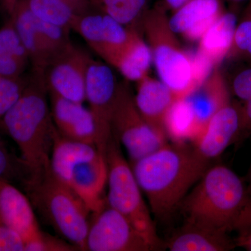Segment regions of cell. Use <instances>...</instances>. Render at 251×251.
Returning a JSON list of instances; mask_svg holds the SVG:
<instances>
[{"mask_svg":"<svg viewBox=\"0 0 251 251\" xmlns=\"http://www.w3.org/2000/svg\"><path fill=\"white\" fill-rule=\"evenodd\" d=\"M151 212L168 219L209 167L186 143H166L130 163Z\"/></svg>","mask_w":251,"mask_h":251,"instance_id":"6da1fadb","label":"cell"},{"mask_svg":"<svg viewBox=\"0 0 251 251\" xmlns=\"http://www.w3.org/2000/svg\"><path fill=\"white\" fill-rule=\"evenodd\" d=\"M44 75L34 74L17 101L0 121V128L21 153L26 179L41 177L50 170L55 126L51 116Z\"/></svg>","mask_w":251,"mask_h":251,"instance_id":"7a4b0ae2","label":"cell"},{"mask_svg":"<svg viewBox=\"0 0 251 251\" xmlns=\"http://www.w3.org/2000/svg\"><path fill=\"white\" fill-rule=\"evenodd\" d=\"M247 182L224 165L209 167L180 204L186 222L228 233L250 201Z\"/></svg>","mask_w":251,"mask_h":251,"instance_id":"3957f363","label":"cell"},{"mask_svg":"<svg viewBox=\"0 0 251 251\" xmlns=\"http://www.w3.org/2000/svg\"><path fill=\"white\" fill-rule=\"evenodd\" d=\"M50 169L82 200L91 213L106 201L108 165L105 155L95 145L67 139L55 128Z\"/></svg>","mask_w":251,"mask_h":251,"instance_id":"277c9868","label":"cell"},{"mask_svg":"<svg viewBox=\"0 0 251 251\" xmlns=\"http://www.w3.org/2000/svg\"><path fill=\"white\" fill-rule=\"evenodd\" d=\"M33 206L56 232L79 251H86L91 211L78 196L54 176L51 169L23 181Z\"/></svg>","mask_w":251,"mask_h":251,"instance_id":"5b68a950","label":"cell"},{"mask_svg":"<svg viewBox=\"0 0 251 251\" xmlns=\"http://www.w3.org/2000/svg\"><path fill=\"white\" fill-rule=\"evenodd\" d=\"M142 29L158 76L176 98H184L198 88L191 54L180 46L170 27L167 11L159 3L147 11Z\"/></svg>","mask_w":251,"mask_h":251,"instance_id":"8992f818","label":"cell"},{"mask_svg":"<svg viewBox=\"0 0 251 251\" xmlns=\"http://www.w3.org/2000/svg\"><path fill=\"white\" fill-rule=\"evenodd\" d=\"M108 165L106 201L125 216L150 244L153 251L162 250L166 244L157 234L156 226L143 191L130 164L122 153L118 140L112 136L105 151Z\"/></svg>","mask_w":251,"mask_h":251,"instance_id":"52a82bcc","label":"cell"},{"mask_svg":"<svg viewBox=\"0 0 251 251\" xmlns=\"http://www.w3.org/2000/svg\"><path fill=\"white\" fill-rule=\"evenodd\" d=\"M112 134L125 148L130 163L153 152L168 143L142 117L134 96L126 82H120L112 117Z\"/></svg>","mask_w":251,"mask_h":251,"instance_id":"ba28073f","label":"cell"},{"mask_svg":"<svg viewBox=\"0 0 251 251\" xmlns=\"http://www.w3.org/2000/svg\"><path fill=\"white\" fill-rule=\"evenodd\" d=\"M86 251H153L145 237L131 223L107 201L91 213L86 239Z\"/></svg>","mask_w":251,"mask_h":251,"instance_id":"9c48e42d","label":"cell"},{"mask_svg":"<svg viewBox=\"0 0 251 251\" xmlns=\"http://www.w3.org/2000/svg\"><path fill=\"white\" fill-rule=\"evenodd\" d=\"M75 31L104 62L113 67L135 34L108 15L89 8L73 23Z\"/></svg>","mask_w":251,"mask_h":251,"instance_id":"30bf717a","label":"cell"},{"mask_svg":"<svg viewBox=\"0 0 251 251\" xmlns=\"http://www.w3.org/2000/svg\"><path fill=\"white\" fill-rule=\"evenodd\" d=\"M118 85L110 66L92 58L87 71L86 100L95 125L96 146L105 155L113 136L112 117Z\"/></svg>","mask_w":251,"mask_h":251,"instance_id":"8fae6325","label":"cell"},{"mask_svg":"<svg viewBox=\"0 0 251 251\" xmlns=\"http://www.w3.org/2000/svg\"><path fill=\"white\" fill-rule=\"evenodd\" d=\"M92 59L88 52L72 44L49 64L44 73L49 92L83 103L87 71Z\"/></svg>","mask_w":251,"mask_h":251,"instance_id":"7c38bea8","label":"cell"},{"mask_svg":"<svg viewBox=\"0 0 251 251\" xmlns=\"http://www.w3.org/2000/svg\"><path fill=\"white\" fill-rule=\"evenodd\" d=\"M241 127V102L232 101L220 109L193 141L195 152L210 163L232 145H236Z\"/></svg>","mask_w":251,"mask_h":251,"instance_id":"4fadbf2b","label":"cell"},{"mask_svg":"<svg viewBox=\"0 0 251 251\" xmlns=\"http://www.w3.org/2000/svg\"><path fill=\"white\" fill-rule=\"evenodd\" d=\"M50 108L57 132L67 139L96 145V129L89 108L49 92Z\"/></svg>","mask_w":251,"mask_h":251,"instance_id":"5bb4252c","label":"cell"},{"mask_svg":"<svg viewBox=\"0 0 251 251\" xmlns=\"http://www.w3.org/2000/svg\"><path fill=\"white\" fill-rule=\"evenodd\" d=\"M0 218L19 234L25 245L43 232L27 196L9 180L0 179Z\"/></svg>","mask_w":251,"mask_h":251,"instance_id":"9a60e30c","label":"cell"},{"mask_svg":"<svg viewBox=\"0 0 251 251\" xmlns=\"http://www.w3.org/2000/svg\"><path fill=\"white\" fill-rule=\"evenodd\" d=\"M224 0H192L173 12L169 25L176 34L197 41L225 11Z\"/></svg>","mask_w":251,"mask_h":251,"instance_id":"2e32d148","label":"cell"},{"mask_svg":"<svg viewBox=\"0 0 251 251\" xmlns=\"http://www.w3.org/2000/svg\"><path fill=\"white\" fill-rule=\"evenodd\" d=\"M134 99L144 120L155 131L167 138L165 120L168 110L177 99L171 89L161 80L148 75L137 82Z\"/></svg>","mask_w":251,"mask_h":251,"instance_id":"e0dca14e","label":"cell"},{"mask_svg":"<svg viewBox=\"0 0 251 251\" xmlns=\"http://www.w3.org/2000/svg\"><path fill=\"white\" fill-rule=\"evenodd\" d=\"M184 99L202 130L213 115L231 101L230 90L224 75L216 68L202 85Z\"/></svg>","mask_w":251,"mask_h":251,"instance_id":"ac0fdd59","label":"cell"},{"mask_svg":"<svg viewBox=\"0 0 251 251\" xmlns=\"http://www.w3.org/2000/svg\"><path fill=\"white\" fill-rule=\"evenodd\" d=\"M165 244L171 251H228L237 247L226 232L188 222Z\"/></svg>","mask_w":251,"mask_h":251,"instance_id":"d6986e66","label":"cell"},{"mask_svg":"<svg viewBox=\"0 0 251 251\" xmlns=\"http://www.w3.org/2000/svg\"><path fill=\"white\" fill-rule=\"evenodd\" d=\"M10 18L27 51L34 74L44 75L51 62L50 56L36 27L35 17L28 9L24 0H18Z\"/></svg>","mask_w":251,"mask_h":251,"instance_id":"ffe728a7","label":"cell"},{"mask_svg":"<svg viewBox=\"0 0 251 251\" xmlns=\"http://www.w3.org/2000/svg\"><path fill=\"white\" fill-rule=\"evenodd\" d=\"M237 23L236 15L226 11L199 41L198 52L216 67L227 57L230 50Z\"/></svg>","mask_w":251,"mask_h":251,"instance_id":"44dd1931","label":"cell"},{"mask_svg":"<svg viewBox=\"0 0 251 251\" xmlns=\"http://www.w3.org/2000/svg\"><path fill=\"white\" fill-rule=\"evenodd\" d=\"M29 62L27 51L10 18L0 29V75L21 78Z\"/></svg>","mask_w":251,"mask_h":251,"instance_id":"7402d4cb","label":"cell"},{"mask_svg":"<svg viewBox=\"0 0 251 251\" xmlns=\"http://www.w3.org/2000/svg\"><path fill=\"white\" fill-rule=\"evenodd\" d=\"M89 4L91 9L138 31H143L144 16L150 8L149 0H89Z\"/></svg>","mask_w":251,"mask_h":251,"instance_id":"603a6c76","label":"cell"},{"mask_svg":"<svg viewBox=\"0 0 251 251\" xmlns=\"http://www.w3.org/2000/svg\"><path fill=\"white\" fill-rule=\"evenodd\" d=\"M153 62L152 54L147 41L137 33L113 67L127 80L138 82L149 75Z\"/></svg>","mask_w":251,"mask_h":251,"instance_id":"cb8c5ba5","label":"cell"},{"mask_svg":"<svg viewBox=\"0 0 251 251\" xmlns=\"http://www.w3.org/2000/svg\"><path fill=\"white\" fill-rule=\"evenodd\" d=\"M167 138L173 143L193 142L201 128L189 104L184 98L176 99L167 113L165 120Z\"/></svg>","mask_w":251,"mask_h":251,"instance_id":"d4e9b609","label":"cell"},{"mask_svg":"<svg viewBox=\"0 0 251 251\" xmlns=\"http://www.w3.org/2000/svg\"><path fill=\"white\" fill-rule=\"evenodd\" d=\"M28 9L38 19L72 30L77 15L89 8L81 7L69 0H24Z\"/></svg>","mask_w":251,"mask_h":251,"instance_id":"484cf974","label":"cell"},{"mask_svg":"<svg viewBox=\"0 0 251 251\" xmlns=\"http://www.w3.org/2000/svg\"><path fill=\"white\" fill-rule=\"evenodd\" d=\"M227 57L242 59L251 64V0L237 21L232 47Z\"/></svg>","mask_w":251,"mask_h":251,"instance_id":"4316f807","label":"cell"},{"mask_svg":"<svg viewBox=\"0 0 251 251\" xmlns=\"http://www.w3.org/2000/svg\"><path fill=\"white\" fill-rule=\"evenodd\" d=\"M35 19L36 27L50 56L52 62L73 44L69 36L71 29L44 22L36 17Z\"/></svg>","mask_w":251,"mask_h":251,"instance_id":"83f0119b","label":"cell"},{"mask_svg":"<svg viewBox=\"0 0 251 251\" xmlns=\"http://www.w3.org/2000/svg\"><path fill=\"white\" fill-rule=\"evenodd\" d=\"M28 81L0 75V121L22 94Z\"/></svg>","mask_w":251,"mask_h":251,"instance_id":"f1b7e54d","label":"cell"},{"mask_svg":"<svg viewBox=\"0 0 251 251\" xmlns=\"http://www.w3.org/2000/svg\"><path fill=\"white\" fill-rule=\"evenodd\" d=\"M26 171L21 158H16L0 137V179L9 180L26 178Z\"/></svg>","mask_w":251,"mask_h":251,"instance_id":"f546056e","label":"cell"},{"mask_svg":"<svg viewBox=\"0 0 251 251\" xmlns=\"http://www.w3.org/2000/svg\"><path fill=\"white\" fill-rule=\"evenodd\" d=\"M78 249L65 239H58L42 232L39 237L25 245V251H74Z\"/></svg>","mask_w":251,"mask_h":251,"instance_id":"4dcf8cb0","label":"cell"},{"mask_svg":"<svg viewBox=\"0 0 251 251\" xmlns=\"http://www.w3.org/2000/svg\"><path fill=\"white\" fill-rule=\"evenodd\" d=\"M231 93L244 102L251 99V64L242 68L234 74L229 86Z\"/></svg>","mask_w":251,"mask_h":251,"instance_id":"1f68e13d","label":"cell"},{"mask_svg":"<svg viewBox=\"0 0 251 251\" xmlns=\"http://www.w3.org/2000/svg\"><path fill=\"white\" fill-rule=\"evenodd\" d=\"M234 230L237 234L234 241L237 247L251 251V198L238 220Z\"/></svg>","mask_w":251,"mask_h":251,"instance_id":"d6a6232c","label":"cell"},{"mask_svg":"<svg viewBox=\"0 0 251 251\" xmlns=\"http://www.w3.org/2000/svg\"><path fill=\"white\" fill-rule=\"evenodd\" d=\"M0 251H25V243L19 234L0 218Z\"/></svg>","mask_w":251,"mask_h":251,"instance_id":"836d02e7","label":"cell"},{"mask_svg":"<svg viewBox=\"0 0 251 251\" xmlns=\"http://www.w3.org/2000/svg\"><path fill=\"white\" fill-rule=\"evenodd\" d=\"M251 136V99L241 102V127L236 145H239Z\"/></svg>","mask_w":251,"mask_h":251,"instance_id":"e575fe53","label":"cell"},{"mask_svg":"<svg viewBox=\"0 0 251 251\" xmlns=\"http://www.w3.org/2000/svg\"><path fill=\"white\" fill-rule=\"evenodd\" d=\"M191 1L192 0H161L158 3L167 12L171 11L173 13Z\"/></svg>","mask_w":251,"mask_h":251,"instance_id":"d590c367","label":"cell"},{"mask_svg":"<svg viewBox=\"0 0 251 251\" xmlns=\"http://www.w3.org/2000/svg\"><path fill=\"white\" fill-rule=\"evenodd\" d=\"M18 1V0H0V3L2 6L3 9L9 15V16L14 12Z\"/></svg>","mask_w":251,"mask_h":251,"instance_id":"8d00e7d4","label":"cell"},{"mask_svg":"<svg viewBox=\"0 0 251 251\" xmlns=\"http://www.w3.org/2000/svg\"><path fill=\"white\" fill-rule=\"evenodd\" d=\"M72 1L74 4L80 6L81 7L88 8L90 6L89 4V0H69Z\"/></svg>","mask_w":251,"mask_h":251,"instance_id":"74e56055","label":"cell"},{"mask_svg":"<svg viewBox=\"0 0 251 251\" xmlns=\"http://www.w3.org/2000/svg\"><path fill=\"white\" fill-rule=\"evenodd\" d=\"M248 188H249V191H250L251 194V162L250 167H249V171H248V174L247 176V181Z\"/></svg>","mask_w":251,"mask_h":251,"instance_id":"f35d334b","label":"cell"},{"mask_svg":"<svg viewBox=\"0 0 251 251\" xmlns=\"http://www.w3.org/2000/svg\"><path fill=\"white\" fill-rule=\"evenodd\" d=\"M224 1H228L229 3L233 5H237L243 1H249V0H224Z\"/></svg>","mask_w":251,"mask_h":251,"instance_id":"ab89813d","label":"cell"}]
</instances>
